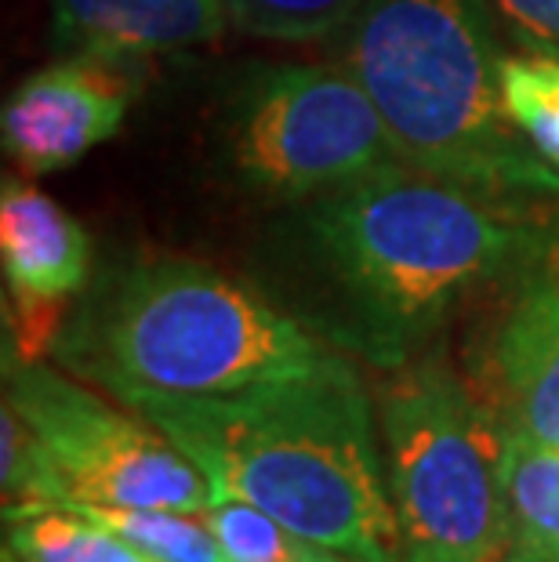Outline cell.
Segmentation results:
<instances>
[{"mask_svg":"<svg viewBox=\"0 0 559 562\" xmlns=\"http://www.w3.org/2000/svg\"><path fill=\"white\" fill-rule=\"evenodd\" d=\"M225 26V0H52L55 44L105 63L186 52Z\"/></svg>","mask_w":559,"mask_h":562,"instance_id":"10","label":"cell"},{"mask_svg":"<svg viewBox=\"0 0 559 562\" xmlns=\"http://www.w3.org/2000/svg\"><path fill=\"white\" fill-rule=\"evenodd\" d=\"M4 403L33 428L63 475V501L204 512L211 486L175 442L127 406L41 360L4 363ZM58 501V505H63Z\"/></svg>","mask_w":559,"mask_h":562,"instance_id":"7","label":"cell"},{"mask_svg":"<svg viewBox=\"0 0 559 562\" xmlns=\"http://www.w3.org/2000/svg\"><path fill=\"white\" fill-rule=\"evenodd\" d=\"M0 486L4 508H55L66 497L63 475L33 436V428L4 403L0 414Z\"/></svg>","mask_w":559,"mask_h":562,"instance_id":"18","label":"cell"},{"mask_svg":"<svg viewBox=\"0 0 559 562\" xmlns=\"http://www.w3.org/2000/svg\"><path fill=\"white\" fill-rule=\"evenodd\" d=\"M294 236L335 302L338 338L382 367L407 363L458 297L527 244L494 200L411 164L313 196Z\"/></svg>","mask_w":559,"mask_h":562,"instance_id":"2","label":"cell"},{"mask_svg":"<svg viewBox=\"0 0 559 562\" xmlns=\"http://www.w3.org/2000/svg\"><path fill=\"white\" fill-rule=\"evenodd\" d=\"M505 110L534 153L559 171V55H502Z\"/></svg>","mask_w":559,"mask_h":562,"instance_id":"16","label":"cell"},{"mask_svg":"<svg viewBox=\"0 0 559 562\" xmlns=\"http://www.w3.org/2000/svg\"><path fill=\"white\" fill-rule=\"evenodd\" d=\"M233 562H356L335 548L294 533L244 501H211L200 512Z\"/></svg>","mask_w":559,"mask_h":562,"instance_id":"15","label":"cell"},{"mask_svg":"<svg viewBox=\"0 0 559 562\" xmlns=\"http://www.w3.org/2000/svg\"><path fill=\"white\" fill-rule=\"evenodd\" d=\"M4 562H160L69 508H4Z\"/></svg>","mask_w":559,"mask_h":562,"instance_id":"13","label":"cell"},{"mask_svg":"<svg viewBox=\"0 0 559 562\" xmlns=\"http://www.w3.org/2000/svg\"><path fill=\"white\" fill-rule=\"evenodd\" d=\"M364 0H225L230 26L266 41H316L360 15Z\"/></svg>","mask_w":559,"mask_h":562,"instance_id":"17","label":"cell"},{"mask_svg":"<svg viewBox=\"0 0 559 562\" xmlns=\"http://www.w3.org/2000/svg\"><path fill=\"white\" fill-rule=\"evenodd\" d=\"M505 422L559 447V277H534L516 294L494 341Z\"/></svg>","mask_w":559,"mask_h":562,"instance_id":"11","label":"cell"},{"mask_svg":"<svg viewBox=\"0 0 559 562\" xmlns=\"http://www.w3.org/2000/svg\"><path fill=\"white\" fill-rule=\"evenodd\" d=\"M502 562H559V555H534V552H519V548H508V555Z\"/></svg>","mask_w":559,"mask_h":562,"instance_id":"20","label":"cell"},{"mask_svg":"<svg viewBox=\"0 0 559 562\" xmlns=\"http://www.w3.org/2000/svg\"><path fill=\"white\" fill-rule=\"evenodd\" d=\"M233 175L258 196L313 200L403 164L349 66H261L222 124Z\"/></svg>","mask_w":559,"mask_h":562,"instance_id":"6","label":"cell"},{"mask_svg":"<svg viewBox=\"0 0 559 562\" xmlns=\"http://www.w3.org/2000/svg\"><path fill=\"white\" fill-rule=\"evenodd\" d=\"M52 352L124 406L230 396L349 363L251 286L186 258L113 266L63 323Z\"/></svg>","mask_w":559,"mask_h":562,"instance_id":"3","label":"cell"},{"mask_svg":"<svg viewBox=\"0 0 559 562\" xmlns=\"http://www.w3.org/2000/svg\"><path fill=\"white\" fill-rule=\"evenodd\" d=\"M131 94V77L116 63L69 55L11 91L0 116L4 149L30 175L63 171L121 131Z\"/></svg>","mask_w":559,"mask_h":562,"instance_id":"8","label":"cell"},{"mask_svg":"<svg viewBox=\"0 0 559 562\" xmlns=\"http://www.w3.org/2000/svg\"><path fill=\"white\" fill-rule=\"evenodd\" d=\"M345 66L378 105L403 164L494 203L559 193V171L505 110L487 0H364Z\"/></svg>","mask_w":559,"mask_h":562,"instance_id":"4","label":"cell"},{"mask_svg":"<svg viewBox=\"0 0 559 562\" xmlns=\"http://www.w3.org/2000/svg\"><path fill=\"white\" fill-rule=\"evenodd\" d=\"M497 472H502L513 548L559 555V447L502 422Z\"/></svg>","mask_w":559,"mask_h":562,"instance_id":"12","label":"cell"},{"mask_svg":"<svg viewBox=\"0 0 559 562\" xmlns=\"http://www.w3.org/2000/svg\"><path fill=\"white\" fill-rule=\"evenodd\" d=\"M378 422L403 562H502L513 548L497 472L502 422L439 363L389 381Z\"/></svg>","mask_w":559,"mask_h":562,"instance_id":"5","label":"cell"},{"mask_svg":"<svg viewBox=\"0 0 559 562\" xmlns=\"http://www.w3.org/2000/svg\"><path fill=\"white\" fill-rule=\"evenodd\" d=\"M211 486L356 562H403L374 411L353 363L200 400H138Z\"/></svg>","mask_w":559,"mask_h":562,"instance_id":"1","label":"cell"},{"mask_svg":"<svg viewBox=\"0 0 559 562\" xmlns=\"http://www.w3.org/2000/svg\"><path fill=\"white\" fill-rule=\"evenodd\" d=\"M0 269L15 297V360H37L63 330V305L88 291L91 236L74 214L8 178L0 193Z\"/></svg>","mask_w":559,"mask_h":562,"instance_id":"9","label":"cell"},{"mask_svg":"<svg viewBox=\"0 0 559 562\" xmlns=\"http://www.w3.org/2000/svg\"><path fill=\"white\" fill-rule=\"evenodd\" d=\"M55 508H69L77 516L110 526L113 533H121L124 541H131L160 562H233L200 512L127 508V505H99V501H74V497Z\"/></svg>","mask_w":559,"mask_h":562,"instance_id":"14","label":"cell"},{"mask_svg":"<svg viewBox=\"0 0 559 562\" xmlns=\"http://www.w3.org/2000/svg\"><path fill=\"white\" fill-rule=\"evenodd\" d=\"M523 52L559 55V0H487Z\"/></svg>","mask_w":559,"mask_h":562,"instance_id":"19","label":"cell"}]
</instances>
